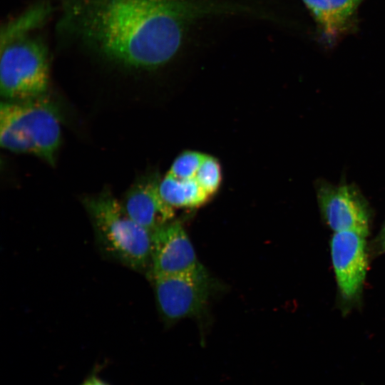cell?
Instances as JSON below:
<instances>
[{"label": "cell", "instance_id": "cell-14", "mask_svg": "<svg viewBox=\"0 0 385 385\" xmlns=\"http://www.w3.org/2000/svg\"><path fill=\"white\" fill-rule=\"evenodd\" d=\"M205 156L206 154L198 151H184L173 162L168 173L182 180L195 178Z\"/></svg>", "mask_w": 385, "mask_h": 385}, {"label": "cell", "instance_id": "cell-6", "mask_svg": "<svg viewBox=\"0 0 385 385\" xmlns=\"http://www.w3.org/2000/svg\"><path fill=\"white\" fill-rule=\"evenodd\" d=\"M317 195L321 212L334 232L354 231L367 236L370 217L369 206L353 185H334L319 182L317 186Z\"/></svg>", "mask_w": 385, "mask_h": 385}, {"label": "cell", "instance_id": "cell-2", "mask_svg": "<svg viewBox=\"0 0 385 385\" xmlns=\"http://www.w3.org/2000/svg\"><path fill=\"white\" fill-rule=\"evenodd\" d=\"M81 202L103 255L148 274L152 260V233L128 215L121 202L108 188L84 196Z\"/></svg>", "mask_w": 385, "mask_h": 385}, {"label": "cell", "instance_id": "cell-5", "mask_svg": "<svg viewBox=\"0 0 385 385\" xmlns=\"http://www.w3.org/2000/svg\"><path fill=\"white\" fill-rule=\"evenodd\" d=\"M156 304L163 319L173 323L201 314L205 309L213 282L203 266L192 271L150 278Z\"/></svg>", "mask_w": 385, "mask_h": 385}, {"label": "cell", "instance_id": "cell-9", "mask_svg": "<svg viewBox=\"0 0 385 385\" xmlns=\"http://www.w3.org/2000/svg\"><path fill=\"white\" fill-rule=\"evenodd\" d=\"M159 182L155 174L139 178L127 190L121 202L128 215L151 233L174 217V209L160 196Z\"/></svg>", "mask_w": 385, "mask_h": 385}, {"label": "cell", "instance_id": "cell-13", "mask_svg": "<svg viewBox=\"0 0 385 385\" xmlns=\"http://www.w3.org/2000/svg\"><path fill=\"white\" fill-rule=\"evenodd\" d=\"M195 179L209 195L212 197L215 195L222 181V167L219 160L213 156L206 155Z\"/></svg>", "mask_w": 385, "mask_h": 385}, {"label": "cell", "instance_id": "cell-3", "mask_svg": "<svg viewBox=\"0 0 385 385\" xmlns=\"http://www.w3.org/2000/svg\"><path fill=\"white\" fill-rule=\"evenodd\" d=\"M0 143L11 152L33 154L54 165L61 144V115L56 103L46 95L1 102Z\"/></svg>", "mask_w": 385, "mask_h": 385}, {"label": "cell", "instance_id": "cell-4", "mask_svg": "<svg viewBox=\"0 0 385 385\" xmlns=\"http://www.w3.org/2000/svg\"><path fill=\"white\" fill-rule=\"evenodd\" d=\"M50 76L47 47L31 34L1 45L0 91L5 101H22L43 95Z\"/></svg>", "mask_w": 385, "mask_h": 385}, {"label": "cell", "instance_id": "cell-11", "mask_svg": "<svg viewBox=\"0 0 385 385\" xmlns=\"http://www.w3.org/2000/svg\"><path fill=\"white\" fill-rule=\"evenodd\" d=\"M159 192L163 200L173 209L199 207L211 197L195 178L182 180L168 173L160 180Z\"/></svg>", "mask_w": 385, "mask_h": 385}, {"label": "cell", "instance_id": "cell-7", "mask_svg": "<svg viewBox=\"0 0 385 385\" xmlns=\"http://www.w3.org/2000/svg\"><path fill=\"white\" fill-rule=\"evenodd\" d=\"M149 279L183 273L202 266L181 222L171 220L152 233Z\"/></svg>", "mask_w": 385, "mask_h": 385}, {"label": "cell", "instance_id": "cell-15", "mask_svg": "<svg viewBox=\"0 0 385 385\" xmlns=\"http://www.w3.org/2000/svg\"><path fill=\"white\" fill-rule=\"evenodd\" d=\"M80 385H110L102 379L98 374V369L93 370Z\"/></svg>", "mask_w": 385, "mask_h": 385}, {"label": "cell", "instance_id": "cell-10", "mask_svg": "<svg viewBox=\"0 0 385 385\" xmlns=\"http://www.w3.org/2000/svg\"><path fill=\"white\" fill-rule=\"evenodd\" d=\"M328 43L354 31L357 11L364 0H302Z\"/></svg>", "mask_w": 385, "mask_h": 385}, {"label": "cell", "instance_id": "cell-1", "mask_svg": "<svg viewBox=\"0 0 385 385\" xmlns=\"http://www.w3.org/2000/svg\"><path fill=\"white\" fill-rule=\"evenodd\" d=\"M63 5V31L105 59L140 70L172 60L197 20L247 11L216 0H64Z\"/></svg>", "mask_w": 385, "mask_h": 385}, {"label": "cell", "instance_id": "cell-12", "mask_svg": "<svg viewBox=\"0 0 385 385\" xmlns=\"http://www.w3.org/2000/svg\"><path fill=\"white\" fill-rule=\"evenodd\" d=\"M50 6L45 2H39L11 19L1 31V45L24 36L31 34L40 27L49 16Z\"/></svg>", "mask_w": 385, "mask_h": 385}, {"label": "cell", "instance_id": "cell-16", "mask_svg": "<svg viewBox=\"0 0 385 385\" xmlns=\"http://www.w3.org/2000/svg\"><path fill=\"white\" fill-rule=\"evenodd\" d=\"M376 247L378 252H385V225L376 239Z\"/></svg>", "mask_w": 385, "mask_h": 385}, {"label": "cell", "instance_id": "cell-8", "mask_svg": "<svg viewBox=\"0 0 385 385\" xmlns=\"http://www.w3.org/2000/svg\"><path fill=\"white\" fill-rule=\"evenodd\" d=\"M331 255L340 292L344 299H352L361 291L366 274V236L354 231L334 232Z\"/></svg>", "mask_w": 385, "mask_h": 385}]
</instances>
